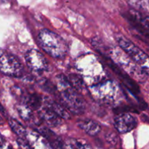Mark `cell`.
Instances as JSON below:
<instances>
[{"label": "cell", "instance_id": "obj_25", "mask_svg": "<svg viewBox=\"0 0 149 149\" xmlns=\"http://www.w3.org/2000/svg\"><path fill=\"white\" fill-rule=\"evenodd\" d=\"M2 1H3V2H7L8 0H2Z\"/></svg>", "mask_w": 149, "mask_h": 149}, {"label": "cell", "instance_id": "obj_8", "mask_svg": "<svg viewBox=\"0 0 149 149\" xmlns=\"http://www.w3.org/2000/svg\"><path fill=\"white\" fill-rule=\"evenodd\" d=\"M137 125L135 117L129 113H121L115 117L114 126L117 132L121 134L130 132Z\"/></svg>", "mask_w": 149, "mask_h": 149}, {"label": "cell", "instance_id": "obj_16", "mask_svg": "<svg viewBox=\"0 0 149 149\" xmlns=\"http://www.w3.org/2000/svg\"><path fill=\"white\" fill-rule=\"evenodd\" d=\"M9 125L12 131L15 133L16 135L18 136L20 138H24L26 139L27 134V130H26L25 127L18 122L16 119L13 118H9Z\"/></svg>", "mask_w": 149, "mask_h": 149}, {"label": "cell", "instance_id": "obj_17", "mask_svg": "<svg viewBox=\"0 0 149 149\" xmlns=\"http://www.w3.org/2000/svg\"><path fill=\"white\" fill-rule=\"evenodd\" d=\"M24 102L26 104L31 110H38L42 107V99L37 94H29L24 98Z\"/></svg>", "mask_w": 149, "mask_h": 149}, {"label": "cell", "instance_id": "obj_1", "mask_svg": "<svg viewBox=\"0 0 149 149\" xmlns=\"http://www.w3.org/2000/svg\"><path fill=\"white\" fill-rule=\"evenodd\" d=\"M56 88L61 103L73 114L80 115L86 110V102L80 93L71 85L67 76L59 74L56 77Z\"/></svg>", "mask_w": 149, "mask_h": 149}, {"label": "cell", "instance_id": "obj_23", "mask_svg": "<svg viewBox=\"0 0 149 149\" xmlns=\"http://www.w3.org/2000/svg\"><path fill=\"white\" fill-rule=\"evenodd\" d=\"M4 124H5V121H4V119L2 117L0 116V125H3Z\"/></svg>", "mask_w": 149, "mask_h": 149}, {"label": "cell", "instance_id": "obj_13", "mask_svg": "<svg viewBox=\"0 0 149 149\" xmlns=\"http://www.w3.org/2000/svg\"><path fill=\"white\" fill-rule=\"evenodd\" d=\"M130 16H131V21L136 23L137 27H140L139 31L149 37V16H142L134 13H132Z\"/></svg>", "mask_w": 149, "mask_h": 149}, {"label": "cell", "instance_id": "obj_18", "mask_svg": "<svg viewBox=\"0 0 149 149\" xmlns=\"http://www.w3.org/2000/svg\"><path fill=\"white\" fill-rule=\"evenodd\" d=\"M17 110L20 117L24 121H28L31 120L33 117V110H31L26 104L24 102L18 104L17 105Z\"/></svg>", "mask_w": 149, "mask_h": 149}, {"label": "cell", "instance_id": "obj_20", "mask_svg": "<svg viewBox=\"0 0 149 149\" xmlns=\"http://www.w3.org/2000/svg\"><path fill=\"white\" fill-rule=\"evenodd\" d=\"M106 140L108 143L111 145H116L118 142V136L114 132H110L106 135L105 137Z\"/></svg>", "mask_w": 149, "mask_h": 149}, {"label": "cell", "instance_id": "obj_10", "mask_svg": "<svg viewBox=\"0 0 149 149\" xmlns=\"http://www.w3.org/2000/svg\"><path fill=\"white\" fill-rule=\"evenodd\" d=\"M38 111L41 119L45 121L48 127H56L61 124V118L46 104L42 106Z\"/></svg>", "mask_w": 149, "mask_h": 149}, {"label": "cell", "instance_id": "obj_22", "mask_svg": "<svg viewBox=\"0 0 149 149\" xmlns=\"http://www.w3.org/2000/svg\"><path fill=\"white\" fill-rule=\"evenodd\" d=\"M4 143H5V140H4V138L1 135V134H0V149L2 148V147L4 146Z\"/></svg>", "mask_w": 149, "mask_h": 149}, {"label": "cell", "instance_id": "obj_11", "mask_svg": "<svg viewBox=\"0 0 149 149\" xmlns=\"http://www.w3.org/2000/svg\"><path fill=\"white\" fill-rule=\"evenodd\" d=\"M78 126L90 136H96L101 132L102 127L99 123L89 118L78 120Z\"/></svg>", "mask_w": 149, "mask_h": 149}, {"label": "cell", "instance_id": "obj_7", "mask_svg": "<svg viewBox=\"0 0 149 149\" xmlns=\"http://www.w3.org/2000/svg\"><path fill=\"white\" fill-rule=\"evenodd\" d=\"M25 61L29 68L36 73H42L48 68V63L43 54L37 49H30L26 53Z\"/></svg>", "mask_w": 149, "mask_h": 149}, {"label": "cell", "instance_id": "obj_3", "mask_svg": "<svg viewBox=\"0 0 149 149\" xmlns=\"http://www.w3.org/2000/svg\"><path fill=\"white\" fill-rule=\"evenodd\" d=\"M110 55L111 56L110 59L125 71L129 76H132L134 79L137 80L140 82L144 81L146 79L147 73L137 66L122 49L121 51L118 48L112 50L110 51Z\"/></svg>", "mask_w": 149, "mask_h": 149}, {"label": "cell", "instance_id": "obj_2", "mask_svg": "<svg viewBox=\"0 0 149 149\" xmlns=\"http://www.w3.org/2000/svg\"><path fill=\"white\" fill-rule=\"evenodd\" d=\"M40 46L45 53L56 58H64L68 51L67 42L60 35L48 29H42L37 37Z\"/></svg>", "mask_w": 149, "mask_h": 149}, {"label": "cell", "instance_id": "obj_15", "mask_svg": "<svg viewBox=\"0 0 149 149\" xmlns=\"http://www.w3.org/2000/svg\"><path fill=\"white\" fill-rule=\"evenodd\" d=\"M64 149H91L87 142L84 140L75 138L67 139L64 143Z\"/></svg>", "mask_w": 149, "mask_h": 149}, {"label": "cell", "instance_id": "obj_21", "mask_svg": "<svg viewBox=\"0 0 149 149\" xmlns=\"http://www.w3.org/2000/svg\"><path fill=\"white\" fill-rule=\"evenodd\" d=\"M0 113L4 116H7L8 113H7L6 110L5 109V107L2 105V104H0Z\"/></svg>", "mask_w": 149, "mask_h": 149}, {"label": "cell", "instance_id": "obj_6", "mask_svg": "<svg viewBox=\"0 0 149 149\" xmlns=\"http://www.w3.org/2000/svg\"><path fill=\"white\" fill-rule=\"evenodd\" d=\"M0 72L8 76L21 78L24 67L17 57L12 54L0 52Z\"/></svg>", "mask_w": 149, "mask_h": 149}, {"label": "cell", "instance_id": "obj_5", "mask_svg": "<svg viewBox=\"0 0 149 149\" xmlns=\"http://www.w3.org/2000/svg\"><path fill=\"white\" fill-rule=\"evenodd\" d=\"M88 89L93 97L104 102L113 101L118 94L116 84L113 81L107 79L90 86Z\"/></svg>", "mask_w": 149, "mask_h": 149}, {"label": "cell", "instance_id": "obj_19", "mask_svg": "<svg viewBox=\"0 0 149 149\" xmlns=\"http://www.w3.org/2000/svg\"><path fill=\"white\" fill-rule=\"evenodd\" d=\"M128 3L134 9L149 14V0H128Z\"/></svg>", "mask_w": 149, "mask_h": 149}, {"label": "cell", "instance_id": "obj_4", "mask_svg": "<svg viewBox=\"0 0 149 149\" xmlns=\"http://www.w3.org/2000/svg\"><path fill=\"white\" fill-rule=\"evenodd\" d=\"M116 41L120 48L130 58L148 74H149V56L132 41L123 35L116 36Z\"/></svg>", "mask_w": 149, "mask_h": 149}, {"label": "cell", "instance_id": "obj_24", "mask_svg": "<svg viewBox=\"0 0 149 149\" xmlns=\"http://www.w3.org/2000/svg\"><path fill=\"white\" fill-rule=\"evenodd\" d=\"M9 149H13V148L11 147V146H10V147H9Z\"/></svg>", "mask_w": 149, "mask_h": 149}, {"label": "cell", "instance_id": "obj_9", "mask_svg": "<svg viewBox=\"0 0 149 149\" xmlns=\"http://www.w3.org/2000/svg\"><path fill=\"white\" fill-rule=\"evenodd\" d=\"M26 140L31 149H53L48 140L40 132L36 131H27Z\"/></svg>", "mask_w": 149, "mask_h": 149}, {"label": "cell", "instance_id": "obj_12", "mask_svg": "<svg viewBox=\"0 0 149 149\" xmlns=\"http://www.w3.org/2000/svg\"><path fill=\"white\" fill-rule=\"evenodd\" d=\"M46 105H48L61 119L69 120L71 118V113L62 103L54 100H48L46 102Z\"/></svg>", "mask_w": 149, "mask_h": 149}, {"label": "cell", "instance_id": "obj_14", "mask_svg": "<svg viewBox=\"0 0 149 149\" xmlns=\"http://www.w3.org/2000/svg\"><path fill=\"white\" fill-rule=\"evenodd\" d=\"M40 133L48 141V143L52 145L53 147H61V146H64V144L62 145V142L58 138V136L51 131L50 129L47 128V127H42L40 130Z\"/></svg>", "mask_w": 149, "mask_h": 149}]
</instances>
